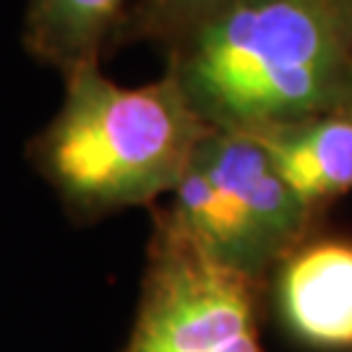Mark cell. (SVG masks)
Returning a JSON list of instances; mask_svg holds the SVG:
<instances>
[{
	"label": "cell",
	"mask_w": 352,
	"mask_h": 352,
	"mask_svg": "<svg viewBox=\"0 0 352 352\" xmlns=\"http://www.w3.org/2000/svg\"><path fill=\"white\" fill-rule=\"evenodd\" d=\"M316 214L352 190V110H334L251 133Z\"/></svg>",
	"instance_id": "cell-6"
},
{
	"label": "cell",
	"mask_w": 352,
	"mask_h": 352,
	"mask_svg": "<svg viewBox=\"0 0 352 352\" xmlns=\"http://www.w3.org/2000/svg\"><path fill=\"white\" fill-rule=\"evenodd\" d=\"M232 3L243 0H133L115 34L113 50L133 42L170 45L190 24Z\"/></svg>",
	"instance_id": "cell-8"
},
{
	"label": "cell",
	"mask_w": 352,
	"mask_h": 352,
	"mask_svg": "<svg viewBox=\"0 0 352 352\" xmlns=\"http://www.w3.org/2000/svg\"><path fill=\"white\" fill-rule=\"evenodd\" d=\"M164 47V71L214 131L352 110V0H243Z\"/></svg>",
	"instance_id": "cell-1"
},
{
	"label": "cell",
	"mask_w": 352,
	"mask_h": 352,
	"mask_svg": "<svg viewBox=\"0 0 352 352\" xmlns=\"http://www.w3.org/2000/svg\"><path fill=\"white\" fill-rule=\"evenodd\" d=\"M258 282L212 261L160 214L126 352H264Z\"/></svg>",
	"instance_id": "cell-3"
},
{
	"label": "cell",
	"mask_w": 352,
	"mask_h": 352,
	"mask_svg": "<svg viewBox=\"0 0 352 352\" xmlns=\"http://www.w3.org/2000/svg\"><path fill=\"white\" fill-rule=\"evenodd\" d=\"M274 272V300L289 334L314 350H352V240H302Z\"/></svg>",
	"instance_id": "cell-5"
},
{
	"label": "cell",
	"mask_w": 352,
	"mask_h": 352,
	"mask_svg": "<svg viewBox=\"0 0 352 352\" xmlns=\"http://www.w3.org/2000/svg\"><path fill=\"white\" fill-rule=\"evenodd\" d=\"M63 104L34 139L32 160L78 219L170 196L212 131L170 71L120 87L100 63H84L63 74Z\"/></svg>",
	"instance_id": "cell-2"
},
{
	"label": "cell",
	"mask_w": 352,
	"mask_h": 352,
	"mask_svg": "<svg viewBox=\"0 0 352 352\" xmlns=\"http://www.w3.org/2000/svg\"><path fill=\"white\" fill-rule=\"evenodd\" d=\"M133 0H29L24 47L39 63L68 74L102 63Z\"/></svg>",
	"instance_id": "cell-7"
},
{
	"label": "cell",
	"mask_w": 352,
	"mask_h": 352,
	"mask_svg": "<svg viewBox=\"0 0 352 352\" xmlns=\"http://www.w3.org/2000/svg\"><path fill=\"white\" fill-rule=\"evenodd\" d=\"M193 160L235 204L274 264L308 240L318 214L292 190L256 136L212 128Z\"/></svg>",
	"instance_id": "cell-4"
}]
</instances>
